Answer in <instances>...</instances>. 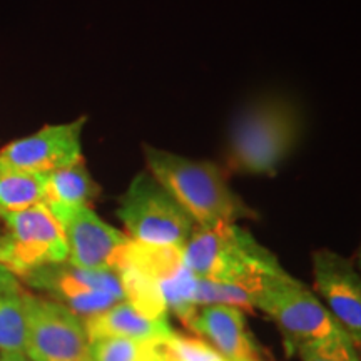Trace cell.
Returning <instances> with one entry per match:
<instances>
[{
    "label": "cell",
    "instance_id": "cell-15",
    "mask_svg": "<svg viewBox=\"0 0 361 361\" xmlns=\"http://www.w3.org/2000/svg\"><path fill=\"white\" fill-rule=\"evenodd\" d=\"M101 194V188L89 173L85 161H79L69 168L54 171L45 178V200L47 207L90 206Z\"/></svg>",
    "mask_w": 361,
    "mask_h": 361
},
{
    "label": "cell",
    "instance_id": "cell-11",
    "mask_svg": "<svg viewBox=\"0 0 361 361\" xmlns=\"http://www.w3.org/2000/svg\"><path fill=\"white\" fill-rule=\"evenodd\" d=\"M64 231L67 263L80 269L114 271L129 236L99 218L90 206L47 207Z\"/></svg>",
    "mask_w": 361,
    "mask_h": 361
},
{
    "label": "cell",
    "instance_id": "cell-24",
    "mask_svg": "<svg viewBox=\"0 0 361 361\" xmlns=\"http://www.w3.org/2000/svg\"><path fill=\"white\" fill-rule=\"evenodd\" d=\"M0 214H2V213H0Z\"/></svg>",
    "mask_w": 361,
    "mask_h": 361
},
{
    "label": "cell",
    "instance_id": "cell-9",
    "mask_svg": "<svg viewBox=\"0 0 361 361\" xmlns=\"http://www.w3.org/2000/svg\"><path fill=\"white\" fill-rule=\"evenodd\" d=\"M22 279L35 290L51 295V300L66 306L82 322L124 300L123 286L114 271L80 269L67 261L44 266Z\"/></svg>",
    "mask_w": 361,
    "mask_h": 361
},
{
    "label": "cell",
    "instance_id": "cell-1",
    "mask_svg": "<svg viewBox=\"0 0 361 361\" xmlns=\"http://www.w3.org/2000/svg\"><path fill=\"white\" fill-rule=\"evenodd\" d=\"M114 273L123 286L124 301L147 318L169 319L173 313L188 326L200 308L197 278L188 269L180 247L147 246L129 239Z\"/></svg>",
    "mask_w": 361,
    "mask_h": 361
},
{
    "label": "cell",
    "instance_id": "cell-14",
    "mask_svg": "<svg viewBox=\"0 0 361 361\" xmlns=\"http://www.w3.org/2000/svg\"><path fill=\"white\" fill-rule=\"evenodd\" d=\"M89 341L97 338H128L135 341H156L173 333L169 319H152L128 301H119L109 310L84 319Z\"/></svg>",
    "mask_w": 361,
    "mask_h": 361
},
{
    "label": "cell",
    "instance_id": "cell-12",
    "mask_svg": "<svg viewBox=\"0 0 361 361\" xmlns=\"http://www.w3.org/2000/svg\"><path fill=\"white\" fill-rule=\"evenodd\" d=\"M314 288L328 303L329 313L353 340L361 343V281L353 261L331 250L313 252Z\"/></svg>",
    "mask_w": 361,
    "mask_h": 361
},
{
    "label": "cell",
    "instance_id": "cell-13",
    "mask_svg": "<svg viewBox=\"0 0 361 361\" xmlns=\"http://www.w3.org/2000/svg\"><path fill=\"white\" fill-rule=\"evenodd\" d=\"M186 328L226 361H263L259 346L246 328L245 314L239 308L226 305L200 306Z\"/></svg>",
    "mask_w": 361,
    "mask_h": 361
},
{
    "label": "cell",
    "instance_id": "cell-22",
    "mask_svg": "<svg viewBox=\"0 0 361 361\" xmlns=\"http://www.w3.org/2000/svg\"><path fill=\"white\" fill-rule=\"evenodd\" d=\"M0 361H29L20 351H0Z\"/></svg>",
    "mask_w": 361,
    "mask_h": 361
},
{
    "label": "cell",
    "instance_id": "cell-7",
    "mask_svg": "<svg viewBox=\"0 0 361 361\" xmlns=\"http://www.w3.org/2000/svg\"><path fill=\"white\" fill-rule=\"evenodd\" d=\"M22 300L30 361H92L82 319L49 298L24 291Z\"/></svg>",
    "mask_w": 361,
    "mask_h": 361
},
{
    "label": "cell",
    "instance_id": "cell-20",
    "mask_svg": "<svg viewBox=\"0 0 361 361\" xmlns=\"http://www.w3.org/2000/svg\"><path fill=\"white\" fill-rule=\"evenodd\" d=\"M147 341L128 338H97L89 341L92 361H137L144 355Z\"/></svg>",
    "mask_w": 361,
    "mask_h": 361
},
{
    "label": "cell",
    "instance_id": "cell-3",
    "mask_svg": "<svg viewBox=\"0 0 361 361\" xmlns=\"http://www.w3.org/2000/svg\"><path fill=\"white\" fill-rule=\"evenodd\" d=\"M180 252L197 279L241 288L255 300V308L268 284L286 273L276 256L239 224L196 226Z\"/></svg>",
    "mask_w": 361,
    "mask_h": 361
},
{
    "label": "cell",
    "instance_id": "cell-17",
    "mask_svg": "<svg viewBox=\"0 0 361 361\" xmlns=\"http://www.w3.org/2000/svg\"><path fill=\"white\" fill-rule=\"evenodd\" d=\"M24 291L0 295V351L24 353L25 311L22 300Z\"/></svg>",
    "mask_w": 361,
    "mask_h": 361
},
{
    "label": "cell",
    "instance_id": "cell-4",
    "mask_svg": "<svg viewBox=\"0 0 361 361\" xmlns=\"http://www.w3.org/2000/svg\"><path fill=\"white\" fill-rule=\"evenodd\" d=\"M303 133V117L295 102L263 96L239 112L229 130V169L243 174L273 176L295 151Z\"/></svg>",
    "mask_w": 361,
    "mask_h": 361
},
{
    "label": "cell",
    "instance_id": "cell-21",
    "mask_svg": "<svg viewBox=\"0 0 361 361\" xmlns=\"http://www.w3.org/2000/svg\"><path fill=\"white\" fill-rule=\"evenodd\" d=\"M22 284L19 278L13 274L4 266H0V295L2 293H22Z\"/></svg>",
    "mask_w": 361,
    "mask_h": 361
},
{
    "label": "cell",
    "instance_id": "cell-19",
    "mask_svg": "<svg viewBox=\"0 0 361 361\" xmlns=\"http://www.w3.org/2000/svg\"><path fill=\"white\" fill-rule=\"evenodd\" d=\"M301 361H360L356 346L345 331L296 346Z\"/></svg>",
    "mask_w": 361,
    "mask_h": 361
},
{
    "label": "cell",
    "instance_id": "cell-10",
    "mask_svg": "<svg viewBox=\"0 0 361 361\" xmlns=\"http://www.w3.org/2000/svg\"><path fill=\"white\" fill-rule=\"evenodd\" d=\"M87 117L49 124L0 149V173L49 174L82 161V130Z\"/></svg>",
    "mask_w": 361,
    "mask_h": 361
},
{
    "label": "cell",
    "instance_id": "cell-18",
    "mask_svg": "<svg viewBox=\"0 0 361 361\" xmlns=\"http://www.w3.org/2000/svg\"><path fill=\"white\" fill-rule=\"evenodd\" d=\"M151 345L162 361H226L201 338L178 335L174 331L169 336L151 341Z\"/></svg>",
    "mask_w": 361,
    "mask_h": 361
},
{
    "label": "cell",
    "instance_id": "cell-6",
    "mask_svg": "<svg viewBox=\"0 0 361 361\" xmlns=\"http://www.w3.org/2000/svg\"><path fill=\"white\" fill-rule=\"evenodd\" d=\"M0 266L19 279L44 266L66 263L64 231L45 204L0 214Z\"/></svg>",
    "mask_w": 361,
    "mask_h": 361
},
{
    "label": "cell",
    "instance_id": "cell-8",
    "mask_svg": "<svg viewBox=\"0 0 361 361\" xmlns=\"http://www.w3.org/2000/svg\"><path fill=\"white\" fill-rule=\"evenodd\" d=\"M256 308L274 319L290 348L324 340L343 331L314 293L288 273L268 284Z\"/></svg>",
    "mask_w": 361,
    "mask_h": 361
},
{
    "label": "cell",
    "instance_id": "cell-5",
    "mask_svg": "<svg viewBox=\"0 0 361 361\" xmlns=\"http://www.w3.org/2000/svg\"><path fill=\"white\" fill-rule=\"evenodd\" d=\"M129 239L147 246L183 247L196 224L147 171L135 174L117 207Z\"/></svg>",
    "mask_w": 361,
    "mask_h": 361
},
{
    "label": "cell",
    "instance_id": "cell-2",
    "mask_svg": "<svg viewBox=\"0 0 361 361\" xmlns=\"http://www.w3.org/2000/svg\"><path fill=\"white\" fill-rule=\"evenodd\" d=\"M147 173L154 178L197 228L238 224L258 218L229 186L226 171L211 161H196L144 144Z\"/></svg>",
    "mask_w": 361,
    "mask_h": 361
},
{
    "label": "cell",
    "instance_id": "cell-23",
    "mask_svg": "<svg viewBox=\"0 0 361 361\" xmlns=\"http://www.w3.org/2000/svg\"><path fill=\"white\" fill-rule=\"evenodd\" d=\"M137 361H162L159 356L156 355V351L152 350V345H151V341H147V345H146V350H144V355L141 356V358H139Z\"/></svg>",
    "mask_w": 361,
    "mask_h": 361
},
{
    "label": "cell",
    "instance_id": "cell-16",
    "mask_svg": "<svg viewBox=\"0 0 361 361\" xmlns=\"http://www.w3.org/2000/svg\"><path fill=\"white\" fill-rule=\"evenodd\" d=\"M47 174L0 173V213H19L44 204Z\"/></svg>",
    "mask_w": 361,
    "mask_h": 361
}]
</instances>
